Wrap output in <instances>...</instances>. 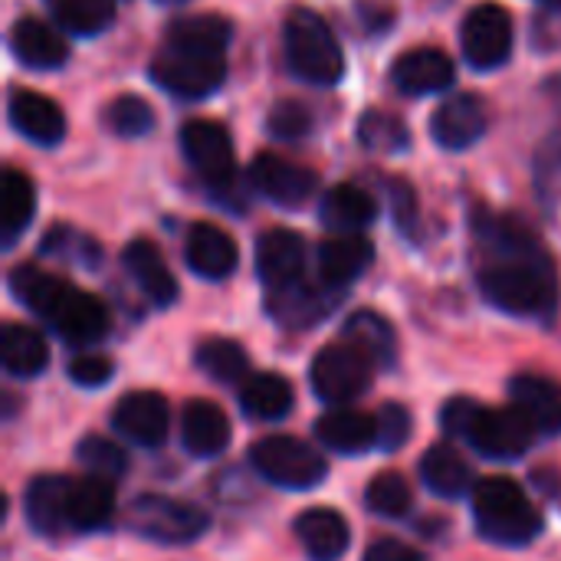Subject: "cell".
<instances>
[{"label":"cell","instance_id":"cell-22","mask_svg":"<svg viewBox=\"0 0 561 561\" xmlns=\"http://www.w3.org/2000/svg\"><path fill=\"white\" fill-rule=\"evenodd\" d=\"M371 260H375V247L368 237L335 233V237L322 240V247H319V276H322V283L342 289L352 279H358Z\"/></svg>","mask_w":561,"mask_h":561},{"label":"cell","instance_id":"cell-9","mask_svg":"<svg viewBox=\"0 0 561 561\" xmlns=\"http://www.w3.org/2000/svg\"><path fill=\"white\" fill-rule=\"evenodd\" d=\"M128 523L138 536L151 542H164V546H187L201 539L210 526L204 510L171 500V496H138L131 503Z\"/></svg>","mask_w":561,"mask_h":561},{"label":"cell","instance_id":"cell-10","mask_svg":"<svg viewBox=\"0 0 561 561\" xmlns=\"http://www.w3.org/2000/svg\"><path fill=\"white\" fill-rule=\"evenodd\" d=\"M181 151L187 164L214 187L230 184L237 174V151L230 131L214 118H191L181 125Z\"/></svg>","mask_w":561,"mask_h":561},{"label":"cell","instance_id":"cell-1","mask_svg":"<svg viewBox=\"0 0 561 561\" xmlns=\"http://www.w3.org/2000/svg\"><path fill=\"white\" fill-rule=\"evenodd\" d=\"M233 26L217 13H194L168 26L164 46L151 62V76L174 95L204 99L220 89L227 76V46Z\"/></svg>","mask_w":561,"mask_h":561},{"label":"cell","instance_id":"cell-26","mask_svg":"<svg viewBox=\"0 0 561 561\" xmlns=\"http://www.w3.org/2000/svg\"><path fill=\"white\" fill-rule=\"evenodd\" d=\"M181 440L194 457H217L230 444V421L214 401H191L181 414Z\"/></svg>","mask_w":561,"mask_h":561},{"label":"cell","instance_id":"cell-27","mask_svg":"<svg viewBox=\"0 0 561 561\" xmlns=\"http://www.w3.org/2000/svg\"><path fill=\"white\" fill-rule=\"evenodd\" d=\"M316 434L329 450L362 454L368 447H378V417L352 411V408H335L319 417Z\"/></svg>","mask_w":561,"mask_h":561},{"label":"cell","instance_id":"cell-29","mask_svg":"<svg viewBox=\"0 0 561 561\" xmlns=\"http://www.w3.org/2000/svg\"><path fill=\"white\" fill-rule=\"evenodd\" d=\"M375 201L368 191H362L358 184H335L325 197H322V224L335 233H358L362 227H368L375 220Z\"/></svg>","mask_w":561,"mask_h":561},{"label":"cell","instance_id":"cell-33","mask_svg":"<svg viewBox=\"0 0 561 561\" xmlns=\"http://www.w3.org/2000/svg\"><path fill=\"white\" fill-rule=\"evenodd\" d=\"M421 480L434 496L457 500L470 490V467L450 444H437L421 460Z\"/></svg>","mask_w":561,"mask_h":561},{"label":"cell","instance_id":"cell-28","mask_svg":"<svg viewBox=\"0 0 561 561\" xmlns=\"http://www.w3.org/2000/svg\"><path fill=\"white\" fill-rule=\"evenodd\" d=\"M72 477H36L26 490V519L43 536L69 533L66 519V496Z\"/></svg>","mask_w":561,"mask_h":561},{"label":"cell","instance_id":"cell-34","mask_svg":"<svg viewBox=\"0 0 561 561\" xmlns=\"http://www.w3.org/2000/svg\"><path fill=\"white\" fill-rule=\"evenodd\" d=\"M345 342L358 345L381 368H388L394 362V352H398V339H394L391 322L378 312H368V309L355 312L345 322Z\"/></svg>","mask_w":561,"mask_h":561},{"label":"cell","instance_id":"cell-24","mask_svg":"<svg viewBox=\"0 0 561 561\" xmlns=\"http://www.w3.org/2000/svg\"><path fill=\"white\" fill-rule=\"evenodd\" d=\"M348 523L342 513L316 506L296 519V539L312 561H339L348 552Z\"/></svg>","mask_w":561,"mask_h":561},{"label":"cell","instance_id":"cell-45","mask_svg":"<svg viewBox=\"0 0 561 561\" xmlns=\"http://www.w3.org/2000/svg\"><path fill=\"white\" fill-rule=\"evenodd\" d=\"M542 3H546V7H556V10L561 7V0H542Z\"/></svg>","mask_w":561,"mask_h":561},{"label":"cell","instance_id":"cell-8","mask_svg":"<svg viewBox=\"0 0 561 561\" xmlns=\"http://www.w3.org/2000/svg\"><path fill=\"white\" fill-rule=\"evenodd\" d=\"M371 375H375V362L352 342L325 345L309 368L312 391L325 404H348L362 398L371 388Z\"/></svg>","mask_w":561,"mask_h":561},{"label":"cell","instance_id":"cell-15","mask_svg":"<svg viewBox=\"0 0 561 561\" xmlns=\"http://www.w3.org/2000/svg\"><path fill=\"white\" fill-rule=\"evenodd\" d=\"M256 273L266 283V289L299 283L306 273V240L296 230H266L256 240Z\"/></svg>","mask_w":561,"mask_h":561},{"label":"cell","instance_id":"cell-41","mask_svg":"<svg viewBox=\"0 0 561 561\" xmlns=\"http://www.w3.org/2000/svg\"><path fill=\"white\" fill-rule=\"evenodd\" d=\"M266 128L270 135L276 138H286V141H296V138H306L309 128H312V115L302 102H276L270 118H266Z\"/></svg>","mask_w":561,"mask_h":561},{"label":"cell","instance_id":"cell-40","mask_svg":"<svg viewBox=\"0 0 561 561\" xmlns=\"http://www.w3.org/2000/svg\"><path fill=\"white\" fill-rule=\"evenodd\" d=\"M358 138L362 145L378 151H401L408 148V125L388 112H368L358 122Z\"/></svg>","mask_w":561,"mask_h":561},{"label":"cell","instance_id":"cell-5","mask_svg":"<svg viewBox=\"0 0 561 561\" xmlns=\"http://www.w3.org/2000/svg\"><path fill=\"white\" fill-rule=\"evenodd\" d=\"M473 519L483 539L500 546H529L542 533V513L510 477H486L473 490Z\"/></svg>","mask_w":561,"mask_h":561},{"label":"cell","instance_id":"cell-11","mask_svg":"<svg viewBox=\"0 0 561 561\" xmlns=\"http://www.w3.org/2000/svg\"><path fill=\"white\" fill-rule=\"evenodd\" d=\"M460 46L470 66L496 69L513 53V16L500 3H480L460 26Z\"/></svg>","mask_w":561,"mask_h":561},{"label":"cell","instance_id":"cell-13","mask_svg":"<svg viewBox=\"0 0 561 561\" xmlns=\"http://www.w3.org/2000/svg\"><path fill=\"white\" fill-rule=\"evenodd\" d=\"M168 401L158 391H135L125 394L112 411V427L138 444V447H161L168 434Z\"/></svg>","mask_w":561,"mask_h":561},{"label":"cell","instance_id":"cell-20","mask_svg":"<svg viewBox=\"0 0 561 561\" xmlns=\"http://www.w3.org/2000/svg\"><path fill=\"white\" fill-rule=\"evenodd\" d=\"M10 49L30 69H56L69 56V46H66L59 26H49L39 16H20L13 23V30H10Z\"/></svg>","mask_w":561,"mask_h":561},{"label":"cell","instance_id":"cell-37","mask_svg":"<svg viewBox=\"0 0 561 561\" xmlns=\"http://www.w3.org/2000/svg\"><path fill=\"white\" fill-rule=\"evenodd\" d=\"M365 503L381 519H401V516H408L414 496H411V486H408V480L401 473H378L368 483Z\"/></svg>","mask_w":561,"mask_h":561},{"label":"cell","instance_id":"cell-30","mask_svg":"<svg viewBox=\"0 0 561 561\" xmlns=\"http://www.w3.org/2000/svg\"><path fill=\"white\" fill-rule=\"evenodd\" d=\"M33 210H36L33 181L23 171L7 168L0 178V237L7 247L16 243V237L33 224Z\"/></svg>","mask_w":561,"mask_h":561},{"label":"cell","instance_id":"cell-32","mask_svg":"<svg viewBox=\"0 0 561 561\" xmlns=\"http://www.w3.org/2000/svg\"><path fill=\"white\" fill-rule=\"evenodd\" d=\"M0 358H3V368L13 378H33V375H39L46 368L49 348H46V342H43V335L36 329L10 322L0 332Z\"/></svg>","mask_w":561,"mask_h":561},{"label":"cell","instance_id":"cell-38","mask_svg":"<svg viewBox=\"0 0 561 561\" xmlns=\"http://www.w3.org/2000/svg\"><path fill=\"white\" fill-rule=\"evenodd\" d=\"M76 460L89 470V477H102V480H118L125 470H128V460H125V450L115 447L112 440L92 434L85 440H79L76 447Z\"/></svg>","mask_w":561,"mask_h":561},{"label":"cell","instance_id":"cell-46","mask_svg":"<svg viewBox=\"0 0 561 561\" xmlns=\"http://www.w3.org/2000/svg\"><path fill=\"white\" fill-rule=\"evenodd\" d=\"M161 3H184V0H161Z\"/></svg>","mask_w":561,"mask_h":561},{"label":"cell","instance_id":"cell-39","mask_svg":"<svg viewBox=\"0 0 561 561\" xmlns=\"http://www.w3.org/2000/svg\"><path fill=\"white\" fill-rule=\"evenodd\" d=\"M105 122L115 135L122 138H141L151 131L154 125V112L145 99L138 95H118L108 108H105Z\"/></svg>","mask_w":561,"mask_h":561},{"label":"cell","instance_id":"cell-31","mask_svg":"<svg viewBox=\"0 0 561 561\" xmlns=\"http://www.w3.org/2000/svg\"><path fill=\"white\" fill-rule=\"evenodd\" d=\"M240 408L256 421H279L293 408V385L276 371L250 375L240 385Z\"/></svg>","mask_w":561,"mask_h":561},{"label":"cell","instance_id":"cell-23","mask_svg":"<svg viewBox=\"0 0 561 561\" xmlns=\"http://www.w3.org/2000/svg\"><path fill=\"white\" fill-rule=\"evenodd\" d=\"M115 516V490L112 480L102 477H85V480H69V496H66V519L72 533H95L108 526Z\"/></svg>","mask_w":561,"mask_h":561},{"label":"cell","instance_id":"cell-44","mask_svg":"<svg viewBox=\"0 0 561 561\" xmlns=\"http://www.w3.org/2000/svg\"><path fill=\"white\" fill-rule=\"evenodd\" d=\"M362 561H424L417 549L398 542V539H378L375 546H368L365 559Z\"/></svg>","mask_w":561,"mask_h":561},{"label":"cell","instance_id":"cell-3","mask_svg":"<svg viewBox=\"0 0 561 561\" xmlns=\"http://www.w3.org/2000/svg\"><path fill=\"white\" fill-rule=\"evenodd\" d=\"M10 293L16 296L20 306H26L43 322H49L59 332V339L69 345H92V342L105 339V332L112 325L108 309L99 296L76 289L72 283H66L33 263H20L10 273Z\"/></svg>","mask_w":561,"mask_h":561},{"label":"cell","instance_id":"cell-16","mask_svg":"<svg viewBox=\"0 0 561 561\" xmlns=\"http://www.w3.org/2000/svg\"><path fill=\"white\" fill-rule=\"evenodd\" d=\"M339 289L322 283V286H309V283H289L283 289H270V316L286 325V329H309L316 322H322L332 309H335Z\"/></svg>","mask_w":561,"mask_h":561},{"label":"cell","instance_id":"cell-18","mask_svg":"<svg viewBox=\"0 0 561 561\" xmlns=\"http://www.w3.org/2000/svg\"><path fill=\"white\" fill-rule=\"evenodd\" d=\"M184 260L204 279H227L237 270V243L214 224H194L184 237Z\"/></svg>","mask_w":561,"mask_h":561},{"label":"cell","instance_id":"cell-25","mask_svg":"<svg viewBox=\"0 0 561 561\" xmlns=\"http://www.w3.org/2000/svg\"><path fill=\"white\" fill-rule=\"evenodd\" d=\"M513 408H519L539 434H561V385L542 375H519L510 385Z\"/></svg>","mask_w":561,"mask_h":561},{"label":"cell","instance_id":"cell-42","mask_svg":"<svg viewBox=\"0 0 561 561\" xmlns=\"http://www.w3.org/2000/svg\"><path fill=\"white\" fill-rule=\"evenodd\" d=\"M411 437V414L401 404H385L378 411V447L381 450H398Z\"/></svg>","mask_w":561,"mask_h":561},{"label":"cell","instance_id":"cell-17","mask_svg":"<svg viewBox=\"0 0 561 561\" xmlns=\"http://www.w3.org/2000/svg\"><path fill=\"white\" fill-rule=\"evenodd\" d=\"M391 79L404 95L444 92L454 82V59L437 46H417L398 56V62L391 66Z\"/></svg>","mask_w":561,"mask_h":561},{"label":"cell","instance_id":"cell-21","mask_svg":"<svg viewBox=\"0 0 561 561\" xmlns=\"http://www.w3.org/2000/svg\"><path fill=\"white\" fill-rule=\"evenodd\" d=\"M122 263H125V273L138 283V289L154 306H171L178 299V279H174V273L168 270L161 250L151 240H145V237L131 240L122 250Z\"/></svg>","mask_w":561,"mask_h":561},{"label":"cell","instance_id":"cell-14","mask_svg":"<svg viewBox=\"0 0 561 561\" xmlns=\"http://www.w3.org/2000/svg\"><path fill=\"white\" fill-rule=\"evenodd\" d=\"M486 105L480 95L473 92H463V95H450L447 102H440L431 115V131H434V141L444 145V148H470L483 138L486 131Z\"/></svg>","mask_w":561,"mask_h":561},{"label":"cell","instance_id":"cell-43","mask_svg":"<svg viewBox=\"0 0 561 561\" xmlns=\"http://www.w3.org/2000/svg\"><path fill=\"white\" fill-rule=\"evenodd\" d=\"M115 365L105 355H79L69 362V378L82 388H99L112 378Z\"/></svg>","mask_w":561,"mask_h":561},{"label":"cell","instance_id":"cell-6","mask_svg":"<svg viewBox=\"0 0 561 561\" xmlns=\"http://www.w3.org/2000/svg\"><path fill=\"white\" fill-rule=\"evenodd\" d=\"M283 43H286V62L289 69L312 85H335L345 76V56L342 46L325 23L309 7H296L286 16L283 26Z\"/></svg>","mask_w":561,"mask_h":561},{"label":"cell","instance_id":"cell-7","mask_svg":"<svg viewBox=\"0 0 561 561\" xmlns=\"http://www.w3.org/2000/svg\"><path fill=\"white\" fill-rule=\"evenodd\" d=\"M250 463L263 480H270L273 486H283V490H312L329 473V467L316 447H309L299 437H286V434L256 440L250 447Z\"/></svg>","mask_w":561,"mask_h":561},{"label":"cell","instance_id":"cell-2","mask_svg":"<svg viewBox=\"0 0 561 561\" xmlns=\"http://www.w3.org/2000/svg\"><path fill=\"white\" fill-rule=\"evenodd\" d=\"M480 289L486 302L510 316L542 319L559 302V276L552 256L542 250L536 233L513 243L490 247V263L480 270Z\"/></svg>","mask_w":561,"mask_h":561},{"label":"cell","instance_id":"cell-19","mask_svg":"<svg viewBox=\"0 0 561 561\" xmlns=\"http://www.w3.org/2000/svg\"><path fill=\"white\" fill-rule=\"evenodd\" d=\"M10 122L20 135H26L36 145H59L66 135V115L62 108L33 89H16L10 95Z\"/></svg>","mask_w":561,"mask_h":561},{"label":"cell","instance_id":"cell-35","mask_svg":"<svg viewBox=\"0 0 561 561\" xmlns=\"http://www.w3.org/2000/svg\"><path fill=\"white\" fill-rule=\"evenodd\" d=\"M197 365H201V371H207L220 385L247 381V371H250L247 352L237 342H230V339H207V342H201L197 345Z\"/></svg>","mask_w":561,"mask_h":561},{"label":"cell","instance_id":"cell-36","mask_svg":"<svg viewBox=\"0 0 561 561\" xmlns=\"http://www.w3.org/2000/svg\"><path fill=\"white\" fill-rule=\"evenodd\" d=\"M56 23L79 36H95L115 20V0H56Z\"/></svg>","mask_w":561,"mask_h":561},{"label":"cell","instance_id":"cell-12","mask_svg":"<svg viewBox=\"0 0 561 561\" xmlns=\"http://www.w3.org/2000/svg\"><path fill=\"white\" fill-rule=\"evenodd\" d=\"M250 181L266 201L283 204V207H302L316 194V184H319L316 171H309L306 164L289 161L283 154H273V151H260L253 158Z\"/></svg>","mask_w":561,"mask_h":561},{"label":"cell","instance_id":"cell-4","mask_svg":"<svg viewBox=\"0 0 561 561\" xmlns=\"http://www.w3.org/2000/svg\"><path fill=\"white\" fill-rule=\"evenodd\" d=\"M440 424L450 437L467 440L473 450H480L483 457H493V460L523 457L539 434L519 408L493 411V408H483L470 398L447 401L440 411Z\"/></svg>","mask_w":561,"mask_h":561}]
</instances>
